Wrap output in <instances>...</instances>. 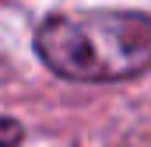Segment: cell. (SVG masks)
Returning a JSON list of instances; mask_svg holds the SVG:
<instances>
[{
    "label": "cell",
    "mask_w": 151,
    "mask_h": 147,
    "mask_svg": "<svg viewBox=\"0 0 151 147\" xmlns=\"http://www.w3.org/2000/svg\"><path fill=\"white\" fill-rule=\"evenodd\" d=\"M32 46L63 81H130L151 70V18L141 11H56L35 28Z\"/></svg>",
    "instance_id": "1"
},
{
    "label": "cell",
    "mask_w": 151,
    "mask_h": 147,
    "mask_svg": "<svg viewBox=\"0 0 151 147\" xmlns=\"http://www.w3.org/2000/svg\"><path fill=\"white\" fill-rule=\"evenodd\" d=\"M21 137H25L21 123L11 119V116H0V147H18V144H21Z\"/></svg>",
    "instance_id": "2"
}]
</instances>
